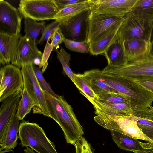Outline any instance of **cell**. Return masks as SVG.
Masks as SVG:
<instances>
[{"label": "cell", "mask_w": 153, "mask_h": 153, "mask_svg": "<svg viewBox=\"0 0 153 153\" xmlns=\"http://www.w3.org/2000/svg\"><path fill=\"white\" fill-rule=\"evenodd\" d=\"M44 91L50 117L61 127L66 142L74 145L84 132L72 107L63 96L57 94L54 96Z\"/></svg>", "instance_id": "obj_1"}, {"label": "cell", "mask_w": 153, "mask_h": 153, "mask_svg": "<svg viewBox=\"0 0 153 153\" xmlns=\"http://www.w3.org/2000/svg\"><path fill=\"white\" fill-rule=\"evenodd\" d=\"M18 136L22 147H29L37 153H58L54 143L36 123L22 121L19 124Z\"/></svg>", "instance_id": "obj_2"}, {"label": "cell", "mask_w": 153, "mask_h": 153, "mask_svg": "<svg viewBox=\"0 0 153 153\" xmlns=\"http://www.w3.org/2000/svg\"><path fill=\"white\" fill-rule=\"evenodd\" d=\"M94 120L107 129L115 131L137 139L153 142L143 132L131 115L114 116L101 114L95 116Z\"/></svg>", "instance_id": "obj_3"}, {"label": "cell", "mask_w": 153, "mask_h": 153, "mask_svg": "<svg viewBox=\"0 0 153 153\" xmlns=\"http://www.w3.org/2000/svg\"><path fill=\"white\" fill-rule=\"evenodd\" d=\"M101 71L105 73L122 76L133 80L153 79V56L150 55L144 59L129 62L124 65H108Z\"/></svg>", "instance_id": "obj_4"}, {"label": "cell", "mask_w": 153, "mask_h": 153, "mask_svg": "<svg viewBox=\"0 0 153 153\" xmlns=\"http://www.w3.org/2000/svg\"><path fill=\"white\" fill-rule=\"evenodd\" d=\"M152 22L134 15L131 12L124 16L117 36L123 42L137 39L151 42Z\"/></svg>", "instance_id": "obj_5"}, {"label": "cell", "mask_w": 153, "mask_h": 153, "mask_svg": "<svg viewBox=\"0 0 153 153\" xmlns=\"http://www.w3.org/2000/svg\"><path fill=\"white\" fill-rule=\"evenodd\" d=\"M124 19L111 15L99 14L91 11L90 15L86 41H98L120 28Z\"/></svg>", "instance_id": "obj_6"}, {"label": "cell", "mask_w": 153, "mask_h": 153, "mask_svg": "<svg viewBox=\"0 0 153 153\" xmlns=\"http://www.w3.org/2000/svg\"><path fill=\"white\" fill-rule=\"evenodd\" d=\"M24 88H26L34 105L32 109L34 114H42L50 117L44 91L41 88L36 76L33 65L29 63L23 66L21 69Z\"/></svg>", "instance_id": "obj_7"}, {"label": "cell", "mask_w": 153, "mask_h": 153, "mask_svg": "<svg viewBox=\"0 0 153 153\" xmlns=\"http://www.w3.org/2000/svg\"><path fill=\"white\" fill-rule=\"evenodd\" d=\"M18 9L24 18L41 21L53 19L59 11L54 0H21Z\"/></svg>", "instance_id": "obj_8"}, {"label": "cell", "mask_w": 153, "mask_h": 153, "mask_svg": "<svg viewBox=\"0 0 153 153\" xmlns=\"http://www.w3.org/2000/svg\"><path fill=\"white\" fill-rule=\"evenodd\" d=\"M42 57V54L37 48L36 42L25 35L20 38L10 63L19 68L29 63L40 68Z\"/></svg>", "instance_id": "obj_9"}, {"label": "cell", "mask_w": 153, "mask_h": 153, "mask_svg": "<svg viewBox=\"0 0 153 153\" xmlns=\"http://www.w3.org/2000/svg\"><path fill=\"white\" fill-rule=\"evenodd\" d=\"M91 10L61 21L59 27L65 39L77 42L86 41Z\"/></svg>", "instance_id": "obj_10"}, {"label": "cell", "mask_w": 153, "mask_h": 153, "mask_svg": "<svg viewBox=\"0 0 153 153\" xmlns=\"http://www.w3.org/2000/svg\"><path fill=\"white\" fill-rule=\"evenodd\" d=\"M0 102H1L20 88L24 89L22 75L19 68L12 64L0 71Z\"/></svg>", "instance_id": "obj_11"}, {"label": "cell", "mask_w": 153, "mask_h": 153, "mask_svg": "<svg viewBox=\"0 0 153 153\" xmlns=\"http://www.w3.org/2000/svg\"><path fill=\"white\" fill-rule=\"evenodd\" d=\"M22 17L18 9L6 1H0V32L19 35Z\"/></svg>", "instance_id": "obj_12"}, {"label": "cell", "mask_w": 153, "mask_h": 153, "mask_svg": "<svg viewBox=\"0 0 153 153\" xmlns=\"http://www.w3.org/2000/svg\"><path fill=\"white\" fill-rule=\"evenodd\" d=\"M138 0H93L94 5L92 11L123 17L131 11Z\"/></svg>", "instance_id": "obj_13"}, {"label": "cell", "mask_w": 153, "mask_h": 153, "mask_svg": "<svg viewBox=\"0 0 153 153\" xmlns=\"http://www.w3.org/2000/svg\"><path fill=\"white\" fill-rule=\"evenodd\" d=\"M23 90L20 88L1 102L0 108V143L3 140L8 126L18 110Z\"/></svg>", "instance_id": "obj_14"}, {"label": "cell", "mask_w": 153, "mask_h": 153, "mask_svg": "<svg viewBox=\"0 0 153 153\" xmlns=\"http://www.w3.org/2000/svg\"><path fill=\"white\" fill-rule=\"evenodd\" d=\"M151 42L137 39L124 41L125 53L128 62L139 60L150 55Z\"/></svg>", "instance_id": "obj_15"}, {"label": "cell", "mask_w": 153, "mask_h": 153, "mask_svg": "<svg viewBox=\"0 0 153 153\" xmlns=\"http://www.w3.org/2000/svg\"><path fill=\"white\" fill-rule=\"evenodd\" d=\"M90 102L94 106L96 115L104 114L114 116H128L131 115L132 110L130 103L107 104L97 100H92Z\"/></svg>", "instance_id": "obj_16"}, {"label": "cell", "mask_w": 153, "mask_h": 153, "mask_svg": "<svg viewBox=\"0 0 153 153\" xmlns=\"http://www.w3.org/2000/svg\"><path fill=\"white\" fill-rule=\"evenodd\" d=\"M0 32V62L3 65L9 64L19 42L22 36Z\"/></svg>", "instance_id": "obj_17"}, {"label": "cell", "mask_w": 153, "mask_h": 153, "mask_svg": "<svg viewBox=\"0 0 153 153\" xmlns=\"http://www.w3.org/2000/svg\"><path fill=\"white\" fill-rule=\"evenodd\" d=\"M104 54L108 65L122 66L128 62L125 52L124 42L117 35L116 40L105 51Z\"/></svg>", "instance_id": "obj_18"}, {"label": "cell", "mask_w": 153, "mask_h": 153, "mask_svg": "<svg viewBox=\"0 0 153 153\" xmlns=\"http://www.w3.org/2000/svg\"><path fill=\"white\" fill-rule=\"evenodd\" d=\"M20 120L16 114L10 122L2 142L0 143V153L12 151L17 146L19 138Z\"/></svg>", "instance_id": "obj_19"}, {"label": "cell", "mask_w": 153, "mask_h": 153, "mask_svg": "<svg viewBox=\"0 0 153 153\" xmlns=\"http://www.w3.org/2000/svg\"><path fill=\"white\" fill-rule=\"evenodd\" d=\"M110 131L113 140L121 149L134 152L136 151H153L151 149L143 148L141 144V142L137 139L115 131Z\"/></svg>", "instance_id": "obj_20"}, {"label": "cell", "mask_w": 153, "mask_h": 153, "mask_svg": "<svg viewBox=\"0 0 153 153\" xmlns=\"http://www.w3.org/2000/svg\"><path fill=\"white\" fill-rule=\"evenodd\" d=\"M94 5L93 0H84L60 10L53 19L62 21L68 19L85 11L92 9Z\"/></svg>", "instance_id": "obj_21"}, {"label": "cell", "mask_w": 153, "mask_h": 153, "mask_svg": "<svg viewBox=\"0 0 153 153\" xmlns=\"http://www.w3.org/2000/svg\"><path fill=\"white\" fill-rule=\"evenodd\" d=\"M119 28L102 39L90 43L89 52L90 54L93 55L104 54L105 51L116 39Z\"/></svg>", "instance_id": "obj_22"}, {"label": "cell", "mask_w": 153, "mask_h": 153, "mask_svg": "<svg viewBox=\"0 0 153 153\" xmlns=\"http://www.w3.org/2000/svg\"><path fill=\"white\" fill-rule=\"evenodd\" d=\"M131 12L148 21H153V0H138Z\"/></svg>", "instance_id": "obj_23"}, {"label": "cell", "mask_w": 153, "mask_h": 153, "mask_svg": "<svg viewBox=\"0 0 153 153\" xmlns=\"http://www.w3.org/2000/svg\"><path fill=\"white\" fill-rule=\"evenodd\" d=\"M24 31L25 35L36 42L38 36L42 33L46 25L44 21L38 22L29 18H24Z\"/></svg>", "instance_id": "obj_24"}, {"label": "cell", "mask_w": 153, "mask_h": 153, "mask_svg": "<svg viewBox=\"0 0 153 153\" xmlns=\"http://www.w3.org/2000/svg\"><path fill=\"white\" fill-rule=\"evenodd\" d=\"M83 74L90 88L97 96L110 92H118L105 83L85 72Z\"/></svg>", "instance_id": "obj_25"}, {"label": "cell", "mask_w": 153, "mask_h": 153, "mask_svg": "<svg viewBox=\"0 0 153 153\" xmlns=\"http://www.w3.org/2000/svg\"><path fill=\"white\" fill-rule=\"evenodd\" d=\"M34 106L33 100L27 89L24 88L16 115L20 120L30 113Z\"/></svg>", "instance_id": "obj_26"}, {"label": "cell", "mask_w": 153, "mask_h": 153, "mask_svg": "<svg viewBox=\"0 0 153 153\" xmlns=\"http://www.w3.org/2000/svg\"><path fill=\"white\" fill-rule=\"evenodd\" d=\"M74 83L80 93L90 102L92 100L98 99V96L91 89L83 74H75V82Z\"/></svg>", "instance_id": "obj_27"}, {"label": "cell", "mask_w": 153, "mask_h": 153, "mask_svg": "<svg viewBox=\"0 0 153 153\" xmlns=\"http://www.w3.org/2000/svg\"><path fill=\"white\" fill-rule=\"evenodd\" d=\"M56 54L57 58L61 63L63 71L74 83L75 74L72 71L69 66L70 55L62 47L59 51H57Z\"/></svg>", "instance_id": "obj_28"}, {"label": "cell", "mask_w": 153, "mask_h": 153, "mask_svg": "<svg viewBox=\"0 0 153 153\" xmlns=\"http://www.w3.org/2000/svg\"><path fill=\"white\" fill-rule=\"evenodd\" d=\"M98 99L97 100L105 103H130L128 97L118 92H110L98 96Z\"/></svg>", "instance_id": "obj_29"}, {"label": "cell", "mask_w": 153, "mask_h": 153, "mask_svg": "<svg viewBox=\"0 0 153 153\" xmlns=\"http://www.w3.org/2000/svg\"><path fill=\"white\" fill-rule=\"evenodd\" d=\"M63 42L65 46L71 51L84 53H88L89 51L90 44L86 41L79 42L65 38Z\"/></svg>", "instance_id": "obj_30"}, {"label": "cell", "mask_w": 153, "mask_h": 153, "mask_svg": "<svg viewBox=\"0 0 153 153\" xmlns=\"http://www.w3.org/2000/svg\"><path fill=\"white\" fill-rule=\"evenodd\" d=\"M61 21L55 20L51 23L46 25L41 36L38 42V43L41 44L44 42L49 40L55 30L59 27Z\"/></svg>", "instance_id": "obj_31"}, {"label": "cell", "mask_w": 153, "mask_h": 153, "mask_svg": "<svg viewBox=\"0 0 153 153\" xmlns=\"http://www.w3.org/2000/svg\"><path fill=\"white\" fill-rule=\"evenodd\" d=\"M33 66L36 76L42 89L53 96H56V94L52 89L50 85L46 82L43 77L41 68L35 65H33Z\"/></svg>", "instance_id": "obj_32"}, {"label": "cell", "mask_w": 153, "mask_h": 153, "mask_svg": "<svg viewBox=\"0 0 153 153\" xmlns=\"http://www.w3.org/2000/svg\"><path fill=\"white\" fill-rule=\"evenodd\" d=\"M74 145L76 149V153H93L90 144L82 136L76 141Z\"/></svg>", "instance_id": "obj_33"}, {"label": "cell", "mask_w": 153, "mask_h": 153, "mask_svg": "<svg viewBox=\"0 0 153 153\" xmlns=\"http://www.w3.org/2000/svg\"><path fill=\"white\" fill-rule=\"evenodd\" d=\"M131 115L139 118L153 120V114L149 108H132Z\"/></svg>", "instance_id": "obj_34"}, {"label": "cell", "mask_w": 153, "mask_h": 153, "mask_svg": "<svg viewBox=\"0 0 153 153\" xmlns=\"http://www.w3.org/2000/svg\"><path fill=\"white\" fill-rule=\"evenodd\" d=\"M49 40L47 41L44 52L42 54V57L40 67V68L42 67L41 71L42 73L45 72L47 68L48 64L47 61L53 48L51 43L48 42Z\"/></svg>", "instance_id": "obj_35"}, {"label": "cell", "mask_w": 153, "mask_h": 153, "mask_svg": "<svg viewBox=\"0 0 153 153\" xmlns=\"http://www.w3.org/2000/svg\"><path fill=\"white\" fill-rule=\"evenodd\" d=\"M65 38L60 27L56 29L50 38L51 43L53 48L57 49L59 45L63 42Z\"/></svg>", "instance_id": "obj_36"}, {"label": "cell", "mask_w": 153, "mask_h": 153, "mask_svg": "<svg viewBox=\"0 0 153 153\" xmlns=\"http://www.w3.org/2000/svg\"><path fill=\"white\" fill-rule=\"evenodd\" d=\"M133 81L153 94V79H140L134 80Z\"/></svg>", "instance_id": "obj_37"}, {"label": "cell", "mask_w": 153, "mask_h": 153, "mask_svg": "<svg viewBox=\"0 0 153 153\" xmlns=\"http://www.w3.org/2000/svg\"><path fill=\"white\" fill-rule=\"evenodd\" d=\"M59 10L71 4L79 2L84 0H54Z\"/></svg>", "instance_id": "obj_38"}, {"label": "cell", "mask_w": 153, "mask_h": 153, "mask_svg": "<svg viewBox=\"0 0 153 153\" xmlns=\"http://www.w3.org/2000/svg\"><path fill=\"white\" fill-rule=\"evenodd\" d=\"M132 119L135 120L138 126H153V120L145 119L131 115Z\"/></svg>", "instance_id": "obj_39"}, {"label": "cell", "mask_w": 153, "mask_h": 153, "mask_svg": "<svg viewBox=\"0 0 153 153\" xmlns=\"http://www.w3.org/2000/svg\"><path fill=\"white\" fill-rule=\"evenodd\" d=\"M143 132L149 138L153 141V126H138Z\"/></svg>", "instance_id": "obj_40"}, {"label": "cell", "mask_w": 153, "mask_h": 153, "mask_svg": "<svg viewBox=\"0 0 153 153\" xmlns=\"http://www.w3.org/2000/svg\"><path fill=\"white\" fill-rule=\"evenodd\" d=\"M25 153H35L34 150L29 147H26V148L24 150Z\"/></svg>", "instance_id": "obj_41"}, {"label": "cell", "mask_w": 153, "mask_h": 153, "mask_svg": "<svg viewBox=\"0 0 153 153\" xmlns=\"http://www.w3.org/2000/svg\"><path fill=\"white\" fill-rule=\"evenodd\" d=\"M134 153H153V151H136L134 152Z\"/></svg>", "instance_id": "obj_42"}, {"label": "cell", "mask_w": 153, "mask_h": 153, "mask_svg": "<svg viewBox=\"0 0 153 153\" xmlns=\"http://www.w3.org/2000/svg\"><path fill=\"white\" fill-rule=\"evenodd\" d=\"M150 42L152 44H153V21L152 22V28L150 39Z\"/></svg>", "instance_id": "obj_43"}, {"label": "cell", "mask_w": 153, "mask_h": 153, "mask_svg": "<svg viewBox=\"0 0 153 153\" xmlns=\"http://www.w3.org/2000/svg\"><path fill=\"white\" fill-rule=\"evenodd\" d=\"M148 147L150 149H153V142H150L149 143Z\"/></svg>", "instance_id": "obj_44"}, {"label": "cell", "mask_w": 153, "mask_h": 153, "mask_svg": "<svg viewBox=\"0 0 153 153\" xmlns=\"http://www.w3.org/2000/svg\"><path fill=\"white\" fill-rule=\"evenodd\" d=\"M150 55L153 56V44L152 45L150 52Z\"/></svg>", "instance_id": "obj_45"}, {"label": "cell", "mask_w": 153, "mask_h": 153, "mask_svg": "<svg viewBox=\"0 0 153 153\" xmlns=\"http://www.w3.org/2000/svg\"><path fill=\"white\" fill-rule=\"evenodd\" d=\"M149 111L153 114V107L150 106L149 107Z\"/></svg>", "instance_id": "obj_46"}]
</instances>
